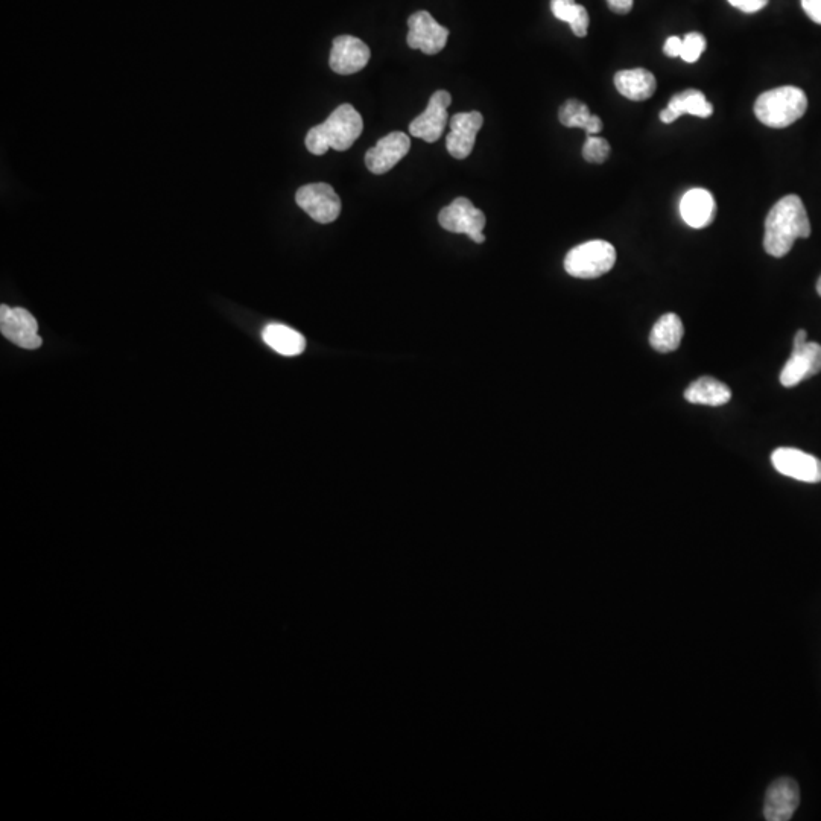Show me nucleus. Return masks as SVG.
I'll use <instances>...</instances> for the list:
<instances>
[{
  "label": "nucleus",
  "mask_w": 821,
  "mask_h": 821,
  "mask_svg": "<svg viewBox=\"0 0 821 821\" xmlns=\"http://www.w3.org/2000/svg\"><path fill=\"white\" fill-rule=\"evenodd\" d=\"M685 329L682 320L673 312L662 315L650 333V344L656 352L669 353L679 349Z\"/></svg>",
  "instance_id": "nucleus-19"
},
{
  "label": "nucleus",
  "mask_w": 821,
  "mask_h": 821,
  "mask_svg": "<svg viewBox=\"0 0 821 821\" xmlns=\"http://www.w3.org/2000/svg\"><path fill=\"white\" fill-rule=\"evenodd\" d=\"M411 148V140L405 133L394 131L382 137L375 148L368 149L365 154V165L368 171L375 175L387 174L394 168Z\"/></svg>",
  "instance_id": "nucleus-13"
},
{
  "label": "nucleus",
  "mask_w": 821,
  "mask_h": 821,
  "mask_svg": "<svg viewBox=\"0 0 821 821\" xmlns=\"http://www.w3.org/2000/svg\"><path fill=\"white\" fill-rule=\"evenodd\" d=\"M583 10V5L575 4V0H551V11L555 19L562 20L569 25L575 22Z\"/></svg>",
  "instance_id": "nucleus-25"
},
{
  "label": "nucleus",
  "mask_w": 821,
  "mask_h": 821,
  "mask_svg": "<svg viewBox=\"0 0 821 821\" xmlns=\"http://www.w3.org/2000/svg\"><path fill=\"white\" fill-rule=\"evenodd\" d=\"M482 124L484 118L479 111L458 113L452 118L451 133L446 137V148L454 159L463 160L472 154Z\"/></svg>",
  "instance_id": "nucleus-14"
},
{
  "label": "nucleus",
  "mask_w": 821,
  "mask_h": 821,
  "mask_svg": "<svg viewBox=\"0 0 821 821\" xmlns=\"http://www.w3.org/2000/svg\"><path fill=\"white\" fill-rule=\"evenodd\" d=\"M817 292H818V295H820V297H821V277H820V279H818V282H817Z\"/></svg>",
  "instance_id": "nucleus-31"
},
{
  "label": "nucleus",
  "mask_w": 821,
  "mask_h": 821,
  "mask_svg": "<svg viewBox=\"0 0 821 821\" xmlns=\"http://www.w3.org/2000/svg\"><path fill=\"white\" fill-rule=\"evenodd\" d=\"M451 93L446 90H438L429 99L428 107L422 115L417 116L409 124V133L414 137L425 140L428 143L437 142L443 136L444 128L447 124V108L451 105Z\"/></svg>",
  "instance_id": "nucleus-9"
},
{
  "label": "nucleus",
  "mask_w": 821,
  "mask_h": 821,
  "mask_svg": "<svg viewBox=\"0 0 821 821\" xmlns=\"http://www.w3.org/2000/svg\"><path fill=\"white\" fill-rule=\"evenodd\" d=\"M706 39L700 32H689L683 39L682 58L686 63H695L700 60L701 54L706 51Z\"/></svg>",
  "instance_id": "nucleus-24"
},
{
  "label": "nucleus",
  "mask_w": 821,
  "mask_h": 821,
  "mask_svg": "<svg viewBox=\"0 0 821 821\" xmlns=\"http://www.w3.org/2000/svg\"><path fill=\"white\" fill-rule=\"evenodd\" d=\"M370 57V48L362 40L352 35H340L333 40L330 69L338 75H353L367 66Z\"/></svg>",
  "instance_id": "nucleus-12"
},
{
  "label": "nucleus",
  "mask_w": 821,
  "mask_h": 821,
  "mask_svg": "<svg viewBox=\"0 0 821 821\" xmlns=\"http://www.w3.org/2000/svg\"><path fill=\"white\" fill-rule=\"evenodd\" d=\"M265 344L283 356L302 355L306 349V340L302 333L285 324H268L262 332Z\"/></svg>",
  "instance_id": "nucleus-21"
},
{
  "label": "nucleus",
  "mask_w": 821,
  "mask_h": 821,
  "mask_svg": "<svg viewBox=\"0 0 821 821\" xmlns=\"http://www.w3.org/2000/svg\"><path fill=\"white\" fill-rule=\"evenodd\" d=\"M438 222L447 232L464 233L476 244L485 242V236L482 233L485 227V215L482 210L476 209L472 201L467 198H457L449 206L441 209Z\"/></svg>",
  "instance_id": "nucleus-5"
},
{
  "label": "nucleus",
  "mask_w": 821,
  "mask_h": 821,
  "mask_svg": "<svg viewBox=\"0 0 821 821\" xmlns=\"http://www.w3.org/2000/svg\"><path fill=\"white\" fill-rule=\"evenodd\" d=\"M802 7L812 22L821 25V0H802Z\"/></svg>",
  "instance_id": "nucleus-27"
},
{
  "label": "nucleus",
  "mask_w": 821,
  "mask_h": 821,
  "mask_svg": "<svg viewBox=\"0 0 821 821\" xmlns=\"http://www.w3.org/2000/svg\"><path fill=\"white\" fill-rule=\"evenodd\" d=\"M615 86L618 92L630 101L642 102L656 93L657 81L650 70H621L615 75Z\"/></svg>",
  "instance_id": "nucleus-18"
},
{
  "label": "nucleus",
  "mask_w": 821,
  "mask_h": 821,
  "mask_svg": "<svg viewBox=\"0 0 821 821\" xmlns=\"http://www.w3.org/2000/svg\"><path fill=\"white\" fill-rule=\"evenodd\" d=\"M616 264V250L607 241H589L572 248L565 259V270L577 279H598Z\"/></svg>",
  "instance_id": "nucleus-4"
},
{
  "label": "nucleus",
  "mask_w": 821,
  "mask_h": 821,
  "mask_svg": "<svg viewBox=\"0 0 821 821\" xmlns=\"http://www.w3.org/2000/svg\"><path fill=\"white\" fill-rule=\"evenodd\" d=\"M680 215L692 229H706L717 216L714 195L706 189H691L680 201Z\"/></svg>",
  "instance_id": "nucleus-16"
},
{
  "label": "nucleus",
  "mask_w": 821,
  "mask_h": 821,
  "mask_svg": "<svg viewBox=\"0 0 821 821\" xmlns=\"http://www.w3.org/2000/svg\"><path fill=\"white\" fill-rule=\"evenodd\" d=\"M809 235L811 222L802 198L787 195L774 204L765 219L764 248L770 256H787L797 239Z\"/></svg>",
  "instance_id": "nucleus-1"
},
{
  "label": "nucleus",
  "mask_w": 821,
  "mask_h": 821,
  "mask_svg": "<svg viewBox=\"0 0 821 821\" xmlns=\"http://www.w3.org/2000/svg\"><path fill=\"white\" fill-rule=\"evenodd\" d=\"M714 105L707 101L700 90L689 89L677 93L671 98L666 108L660 111V121L663 124H673L683 115L697 116V118H711Z\"/></svg>",
  "instance_id": "nucleus-17"
},
{
  "label": "nucleus",
  "mask_w": 821,
  "mask_h": 821,
  "mask_svg": "<svg viewBox=\"0 0 821 821\" xmlns=\"http://www.w3.org/2000/svg\"><path fill=\"white\" fill-rule=\"evenodd\" d=\"M685 399L695 405L723 406L732 399V391L723 382L704 376L686 388Z\"/></svg>",
  "instance_id": "nucleus-20"
},
{
  "label": "nucleus",
  "mask_w": 821,
  "mask_h": 821,
  "mask_svg": "<svg viewBox=\"0 0 821 821\" xmlns=\"http://www.w3.org/2000/svg\"><path fill=\"white\" fill-rule=\"evenodd\" d=\"M800 805L799 783L791 777H780L768 787L764 815L768 821H788Z\"/></svg>",
  "instance_id": "nucleus-11"
},
{
  "label": "nucleus",
  "mask_w": 821,
  "mask_h": 821,
  "mask_svg": "<svg viewBox=\"0 0 821 821\" xmlns=\"http://www.w3.org/2000/svg\"><path fill=\"white\" fill-rule=\"evenodd\" d=\"M682 49L683 39L676 37V35L669 37V39L665 42V46H663V52L671 58L680 57V55H682Z\"/></svg>",
  "instance_id": "nucleus-28"
},
{
  "label": "nucleus",
  "mask_w": 821,
  "mask_h": 821,
  "mask_svg": "<svg viewBox=\"0 0 821 821\" xmlns=\"http://www.w3.org/2000/svg\"><path fill=\"white\" fill-rule=\"evenodd\" d=\"M558 121L568 128H581L587 136H596L603 130V121L590 113L589 107L578 99H569L558 111Z\"/></svg>",
  "instance_id": "nucleus-22"
},
{
  "label": "nucleus",
  "mask_w": 821,
  "mask_h": 821,
  "mask_svg": "<svg viewBox=\"0 0 821 821\" xmlns=\"http://www.w3.org/2000/svg\"><path fill=\"white\" fill-rule=\"evenodd\" d=\"M583 157L586 162L601 165L610 157L609 142L603 137L587 136L583 146Z\"/></svg>",
  "instance_id": "nucleus-23"
},
{
  "label": "nucleus",
  "mask_w": 821,
  "mask_h": 821,
  "mask_svg": "<svg viewBox=\"0 0 821 821\" xmlns=\"http://www.w3.org/2000/svg\"><path fill=\"white\" fill-rule=\"evenodd\" d=\"M364 121L352 104H343L332 115L306 134V148L314 156H324L329 149L347 151L361 136Z\"/></svg>",
  "instance_id": "nucleus-2"
},
{
  "label": "nucleus",
  "mask_w": 821,
  "mask_h": 821,
  "mask_svg": "<svg viewBox=\"0 0 821 821\" xmlns=\"http://www.w3.org/2000/svg\"><path fill=\"white\" fill-rule=\"evenodd\" d=\"M606 2L613 13L621 14V16H625L633 10L634 0H606Z\"/></svg>",
  "instance_id": "nucleus-29"
},
{
  "label": "nucleus",
  "mask_w": 821,
  "mask_h": 821,
  "mask_svg": "<svg viewBox=\"0 0 821 821\" xmlns=\"http://www.w3.org/2000/svg\"><path fill=\"white\" fill-rule=\"evenodd\" d=\"M771 463L780 475L809 484L821 482V461L799 449L779 447L771 455Z\"/></svg>",
  "instance_id": "nucleus-10"
},
{
  "label": "nucleus",
  "mask_w": 821,
  "mask_h": 821,
  "mask_svg": "<svg viewBox=\"0 0 821 821\" xmlns=\"http://www.w3.org/2000/svg\"><path fill=\"white\" fill-rule=\"evenodd\" d=\"M0 332L8 341L22 349L35 350L43 344L39 335V323L31 312L23 308L0 306Z\"/></svg>",
  "instance_id": "nucleus-7"
},
{
  "label": "nucleus",
  "mask_w": 821,
  "mask_h": 821,
  "mask_svg": "<svg viewBox=\"0 0 821 821\" xmlns=\"http://www.w3.org/2000/svg\"><path fill=\"white\" fill-rule=\"evenodd\" d=\"M808 98L799 87L785 86L762 93L755 104V115L770 128H787L803 118Z\"/></svg>",
  "instance_id": "nucleus-3"
},
{
  "label": "nucleus",
  "mask_w": 821,
  "mask_h": 821,
  "mask_svg": "<svg viewBox=\"0 0 821 821\" xmlns=\"http://www.w3.org/2000/svg\"><path fill=\"white\" fill-rule=\"evenodd\" d=\"M729 2L736 10L747 14L758 13L768 5V0H729Z\"/></svg>",
  "instance_id": "nucleus-26"
},
{
  "label": "nucleus",
  "mask_w": 821,
  "mask_h": 821,
  "mask_svg": "<svg viewBox=\"0 0 821 821\" xmlns=\"http://www.w3.org/2000/svg\"><path fill=\"white\" fill-rule=\"evenodd\" d=\"M298 207L305 210L314 221L330 224L341 213V200L335 189L327 183H311L302 186L295 194Z\"/></svg>",
  "instance_id": "nucleus-6"
},
{
  "label": "nucleus",
  "mask_w": 821,
  "mask_h": 821,
  "mask_svg": "<svg viewBox=\"0 0 821 821\" xmlns=\"http://www.w3.org/2000/svg\"><path fill=\"white\" fill-rule=\"evenodd\" d=\"M821 371V346L817 343H806L805 346L793 349L791 358L780 373V384L793 388L800 382L818 375Z\"/></svg>",
  "instance_id": "nucleus-15"
},
{
  "label": "nucleus",
  "mask_w": 821,
  "mask_h": 821,
  "mask_svg": "<svg viewBox=\"0 0 821 821\" xmlns=\"http://www.w3.org/2000/svg\"><path fill=\"white\" fill-rule=\"evenodd\" d=\"M406 42L411 49L423 54L435 55L443 51L449 37V29L441 26L428 11H417L408 19Z\"/></svg>",
  "instance_id": "nucleus-8"
},
{
  "label": "nucleus",
  "mask_w": 821,
  "mask_h": 821,
  "mask_svg": "<svg viewBox=\"0 0 821 821\" xmlns=\"http://www.w3.org/2000/svg\"><path fill=\"white\" fill-rule=\"evenodd\" d=\"M806 338H808V333H806V330H799V332L796 333V338H794L793 349L805 346V344L808 343Z\"/></svg>",
  "instance_id": "nucleus-30"
}]
</instances>
